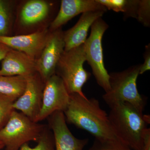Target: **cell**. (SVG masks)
I'll list each match as a JSON object with an SVG mask.
<instances>
[{
    "label": "cell",
    "instance_id": "cell-1",
    "mask_svg": "<svg viewBox=\"0 0 150 150\" xmlns=\"http://www.w3.org/2000/svg\"><path fill=\"white\" fill-rule=\"evenodd\" d=\"M70 95L69 103L64 112L67 123L86 131L98 141L119 140L97 99L77 93Z\"/></svg>",
    "mask_w": 150,
    "mask_h": 150
},
{
    "label": "cell",
    "instance_id": "cell-2",
    "mask_svg": "<svg viewBox=\"0 0 150 150\" xmlns=\"http://www.w3.org/2000/svg\"><path fill=\"white\" fill-rule=\"evenodd\" d=\"M60 5L59 1H18L13 35L32 34L48 29Z\"/></svg>",
    "mask_w": 150,
    "mask_h": 150
},
{
    "label": "cell",
    "instance_id": "cell-3",
    "mask_svg": "<svg viewBox=\"0 0 150 150\" xmlns=\"http://www.w3.org/2000/svg\"><path fill=\"white\" fill-rule=\"evenodd\" d=\"M110 108L108 118L119 140L132 150H142L143 134L150 120L128 103H120Z\"/></svg>",
    "mask_w": 150,
    "mask_h": 150
},
{
    "label": "cell",
    "instance_id": "cell-4",
    "mask_svg": "<svg viewBox=\"0 0 150 150\" xmlns=\"http://www.w3.org/2000/svg\"><path fill=\"white\" fill-rule=\"evenodd\" d=\"M141 65H134L122 71L109 74L110 88L103 98L109 107L120 103H128L143 114L146 101L137 88Z\"/></svg>",
    "mask_w": 150,
    "mask_h": 150
},
{
    "label": "cell",
    "instance_id": "cell-5",
    "mask_svg": "<svg viewBox=\"0 0 150 150\" xmlns=\"http://www.w3.org/2000/svg\"><path fill=\"white\" fill-rule=\"evenodd\" d=\"M47 126L14 110L7 123L0 130V142L5 150H19L30 141L37 142Z\"/></svg>",
    "mask_w": 150,
    "mask_h": 150
},
{
    "label": "cell",
    "instance_id": "cell-6",
    "mask_svg": "<svg viewBox=\"0 0 150 150\" xmlns=\"http://www.w3.org/2000/svg\"><path fill=\"white\" fill-rule=\"evenodd\" d=\"M86 62L83 44L65 51L56 66L55 74L62 79L70 94L77 93L86 96L83 87L88 80L91 74L83 68Z\"/></svg>",
    "mask_w": 150,
    "mask_h": 150
},
{
    "label": "cell",
    "instance_id": "cell-7",
    "mask_svg": "<svg viewBox=\"0 0 150 150\" xmlns=\"http://www.w3.org/2000/svg\"><path fill=\"white\" fill-rule=\"evenodd\" d=\"M91 28L90 35L83 44L86 62L91 67L97 83L106 93L110 88L109 75L104 67L102 41L108 25L100 18L93 23Z\"/></svg>",
    "mask_w": 150,
    "mask_h": 150
},
{
    "label": "cell",
    "instance_id": "cell-8",
    "mask_svg": "<svg viewBox=\"0 0 150 150\" xmlns=\"http://www.w3.org/2000/svg\"><path fill=\"white\" fill-rule=\"evenodd\" d=\"M70 95L64 82L57 75L54 74L45 83L42 106L35 122L47 119L56 111L64 112L69 103Z\"/></svg>",
    "mask_w": 150,
    "mask_h": 150
},
{
    "label": "cell",
    "instance_id": "cell-9",
    "mask_svg": "<svg viewBox=\"0 0 150 150\" xmlns=\"http://www.w3.org/2000/svg\"><path fill=\"white\" fill-rule=\"evenodd\" d=\"M51 32L46 45L36 61L37 73L44 83L55 74L56 66L65 50L64 31L62 28Z\"/></svg>",
    "mask_w": 150,
    "mask_h": 150
},
{
    "label": "cell",
    "instance_id": "cell-10",
    "mask_svg": "<svg viewBox=\"0 0 150 150\" xmlns=\"http://www.w3.org/2000/svg\"><path fill=\"white\" fill-rule=\"evenodd\" d=\"M45 83L37 72L27 77L22 95L14 102L13 107L35 121L42 106Z\"/></svg>",
    "mask_w": 150,
    "mask_h": 150
},
{
    "label": "cell",
    "instance_id": "cell-11",
    "mask_svg": "<svg viewBox=\"0 0 150 150\" xmlns=\"http://www.w3.org/2000/svg\"><path fill=\"white\" fill-rule=\"evenodd\" d=\"M51 33L48 29L27 35L0 36V43L11 49L23 52L36 61L46 45Z\"/></svg>",
    "mask_w": 150,
    "mask_h": 150
},
{
    "label": "cell",
    "instance_id": "cell-12",
    "mask_svg": "<svg viewBox=\"0 0 150 150\" xmlns=\"http://www.w3.org/2000/svg\"><path fill=\"white\" fill-rule=\"evenodd\" d=\"M47 119L54 136L55 150H83L89 140L74 136L67 126L64 112L56 111Z\"/></svg>",
    "mask_w": 150,
    "mask_h": 150
},
{
    "label": "cell",
    "instance_id": "cell-13",
    "mask_svg": "<svg viewBox=\"0 0 150 150\" xmlns=\"http://www.w3.org/2000/svg\"><path fill=\"white\" fill-rule=\"evenodd\" d=\"M93 11L106 12L107 9L96 0H62L58 13L49 26L51 32L62 28L64 25L80 14Z\"/></svg>",
    "mask_w": 150,
    "mask_h": 150
},
{
    "label": "cell",
    "instance_id": "cell-14",
    "mask_svg": "<svg viewBox=\"0 0 150 150\" xmlns=\"http://www.w3.org/2000/svg\"><path fill=\"white\" fill-rule=\"evenodd\" d=\"M36 72V61L23 52L10 49L2 61L0 76L27 77Z\"/></svg>",
    "mask_w": 150,
    "mask_h": 150
},
{
    "label": "cell",
    "instance_id": "cell-15",
    "mask_svg": "<svg viewBox=\"0 0 150 150\" xmlns=\"http://www.w3.org/2000/svg\"><path fill=\"white\" fill-rule=\"evenodd\" d=\"M105 13L103 11H93L82 14L79 19L73 27L64 31L65 51L84 44L90 28L97 19L102 18Z\"/></svg>",
    "mask_w": 150,
    "mask_h": 150
},
{
    "label": "cell",
    "instance_id": "cell-16",
    "mask_svg": "<svg viewBox=\"0 0 150 150\" xmlns=\"http://www.w3.org/2000/svg\"><path fill=\"white\" fill-rule=\"evenodd\" d=\"M17 0H0V36L13 35Z\"/></svg>",
    "mask_w": 150,
    "mask_h": 150
},
{
    "label": "cell",
    "instance_id": "cell-17",
    "mask_svg": "<svg viewBox=\"0 0 150 150\" xmlns=\"http://www.w3.org/2000/svg\"><path fill=\"white\" fill-rule=\"evenodd\" d=\"M26 77L0 76V93L16 100L24 92Z\"/></svg>",
    "mask_w": 150,
    "mask_h": 150
},
{
    "label": "cell",
    "instance_id": "cell-18",
    "mask_svg": "<svg viewBox=\"0 0 150 150\" xmlns=\"http://www.w3.org/2000/svg\"><path fill=\"white\" fill-rule=\"evenodd\" d=\"M37 142L34 147L30 146L28 143L22 146L19 150H55L54 136L48 126Z\"/></svg>",
    "mask_w": 150,
    "mask_h": 150
},
{
    "label": "cell",
    "instance_id": "cell-19",
    "mask_svg": "<svg viewBox=\"0 0 150 150\" xmlns=\"http://www.w3.org/2000/svg\"><path fill=\"white\" fill-rule=\"evenodd\" d=\"M15 100L0 93V130L8 121L12 112L15 110L13 104Z\"/></svg>",
    "mask_w": 150,
    "mask_h": 150
},
{
    "label": "cell",
    "instance_id": "cell-20",
    "mask_svg": "<svg viewBox=\"0 0 150 150\" xmlns=\"http://www.w3.org/2000/svg\"><path fill=\"white\" fill-rule=\"evenodd\" d=\"M89 150H132L120 140L100 141L95 140Z\"/></svg>",
    "mask_w": 150,
    "mask_h": 150
},
{
    "label": "cell",
    "instance_id": "cell-21",
    "mask_svg": "<svg viewBox=\"0 0 150 150\" xmlns=\"http://www.w3.org/2000/svg\"><path fill=\"white\" fill-rule=\"evenodd\" d=\"M136 19L144 26H150V1L139 0Z\"/></svg>",
    "mask_w": 150,
    "mask_h": 150
},
{
    "label": "cell",
    "instance_id": "cell-22",
    "mask_svg": "<svg viewBox=\"0 0 150 150\" xmlns=\"http://www.w3.org/2000/svg\"><path fill=\"white\" fill-rule=\"evenodd\" d=\"M107 10L115 12L124 13L127 6V0H96Z\"/></svg>",
    "mask_w": 150,
    "mask_h": 150
},
{
    "label": "cell",
    "instance_id": "cell-23",
    "mask_svg": "<svg viewBox=\"0 0 150 150\" xmlns=\"http://www.w3.org/2000/svg\"><path fill=\"white\" fill-rule=\"evenodd\" d=\"M144 63L141 65L139 75L142 74L150 69V45L149 43L145 47V51L144 54Z\"/></svg>",
    "mask_w": 150,
    "mask_h": 150
},
{
    "label": "cell",
    "instance_id": "cell-24",
    "mask_svg": "<svg viewBox=\"0 0 150 150\" xmlns=\"http://www.w3.org/2000/svg\"><path fill=\"white\" fill-rule=\"evenodd\" d=\"M143 144L142 150H150V129L147 127L143 134Z\"/></svg>",
    "mask_w": 150,
    "mask_h": 150
},
{
    "label": "cell",
    "instance_id": "cell-25",
    "mask_svg": "<svg viewBox=\"0 0 150 150\" xmlns=\"http://www.w3.org/2000/svg\"><path fill=\"white\" fill-rule=\"evenodd\" d=\"M10 49L7 46L0 43V61H2Z\"/></svg>",
    "mask_w": 150,
    "mask_h": 150
},
{
    "label": "cell",
    "instance_id": "cell-26",
    "mask_svg": "<svg viewBox=\"0 0 150 150\" xmlns=\"http://www.w3.org/2000/svg\"><path fill=\"white\" fill-rule=\"evenodd\" d=\"M4 147V145L0 142V150H2Z\"/></svg>",
    "mask_w": 150,
    "mask_h": 150
}]
</instances>
